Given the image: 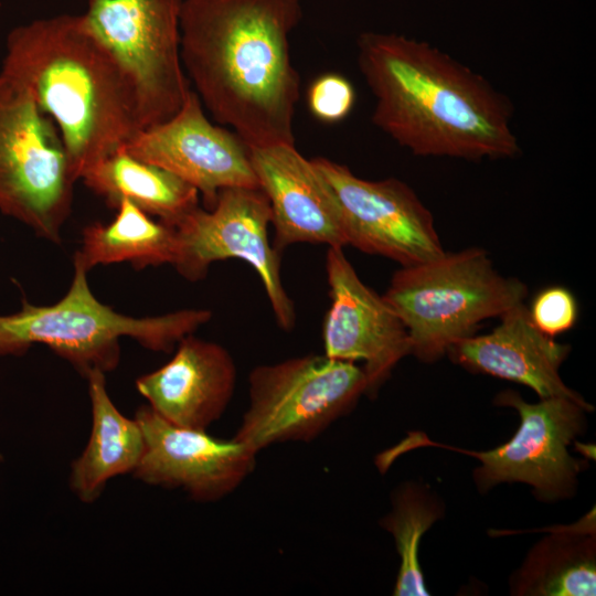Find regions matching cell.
Wrapping results in <instances>:
<instances>
[{
	"label": "cell",
	"mask_w": 596,
	"mask_h": 596,
	"mask_svg": "<svg viewBox=\"0 0 596 596\" xmlns=\"http://www.w3.org/2000/svg\"><path fill=\"white\" fill-rule=\"evenodd\" d=\"M237 370L221 344L184 337L161 368L141 375L136 389L148 406L177 426L206 430L227 408Z\"/></svg>",
	"instance_id": "17"
},
{
	"label": "cell",
	"mask_w": 596,
	"mask_h": 596,
	"mask_svg": "<svg viewBox=\"0 0 596 596\" xmlns=\"http://www.w3.org/2000/svg\"><path fill=\"white\" fill-rule=\"evenodd\" d=\"M528 310L534 326L553 338L571 330L578 318L575 296L561 286L547 287L538 292Z\"/></svg>",
	"instance_id": "24"
},
{
	"label": "cell",
	"mask_w": 596,
	"mask_h": 596,
	"mask_svg": "<svg viewBox=\"0 0 596 596\" xmlns=\"http://www.w3.org/2000/svg\"><path fill=\"white\" fill-rule=\"evenodd\" d=\"M359 68L372 123L419 157L508 159L520 153L512 107L485 77L424 41L364 32Z\"/></svg>",
	"instance_id": "2"
},
{
	"label": "cell",
	"mask_w": 596,
	"mask_h": 596,
	"mask_svg": "<svg viewBox=\"0 0 596 596\" xmlns=\"http://www.w3.org/2000/svg\"><path fill=\"white\" fill-rule=\"evenodd\" d=\"M301 0H182L180 53L203 106L248 147L295 143Z\"/></svg>",
	"instance_id": "1"
},
{
	"label": "cell",
	"mask_w": 596,
	"mask_h": 596,
	"mask_svg": "<svg viewBox=\"0 0 596 596\" xmlns=\"http://www.w3.org/2000/svg\"><path fill=\"white\" fill-rule=\"evenodd\" d=\"M342 248L329 246L326 255L331 304L322 327L323 354L362 362L366 395L373 396L396 364L411 354V341L400 317L361 280Z\"/></svg>",
	"instance_id": "13"
},
{
	"label": "cell",
	"mask_w": 596,
	"mask_h": 596,
	"mask_svg": "<svg viewBox=\"0 0 596 596\" xmlns=\"http://www.w3.org/2000/svg\"><path fill=\"white\" fill-rule=\"evenodd\" d=\"M444 504L428 487L407 481L392 493V509L381 525L392 534L400 567L393 589L395 596L429 595L418 560L423 535L443 518Z\"/></svg>",
	"instance_id": "22"
},
{
	"label": "cell",
	"mask_w": 596,
	"mask_h": 596,
	"mask_svg": "<svg viewBox=\"0 0 596 596\" xmlns=\"http://www.w3.org/2000/svg\"><path fill=\"white\" fill-rule=\"evenodd\" d=\"M494 404L517 409L520 425L513 437L487 451H466L480 466L473 471L479 492L500 483L522 482L533 489L536 499L553 503L576 493L584 460L573 457L570 446L587 426L592 411L566 397L540 398L528 403L512 390L500 392Z\"/></svg>",
	"instance_id": "9"
},
{
	"label": "cell",
	"mask_w": 596,
	"mask_h": 596,
	"mask_svg": "<svg viewBox=\"0 0 596 596\" xmlns=\"http://www.w3.org/2000/svg\"><path fill=\"white\" fill-rule=\"evenodd\" d=\"M307 103L316 119L333 124L343 120L351 113L355 103V91L343 75L326 73L310 84Z\"/></svg>",
	"instance_id": "23"
},
{
	"label": "cell",
	"mask_w": 596,
	"mask_h": 596,
	"mask_svg": "<svg viewBox=\"0 0 596 596\" xmlns=\"http://www.w3.org/2000/svg\"><path fill=\"white\" fill-rule=\"evenodd\" d=\"M526 295L522 280L501 275L485 249L469 247L401 266L382 296L407 330L411 354L433 363Z\"/></svg>",
	"instance_id": "5"
},
{
	"label": "cell",
	"mask_w": 596,
	"mask_h": 596,
	"mask_svg": "<svg viewBox=\"0 0 596 596\" xmlns=\"http://www.w3.org/2000/svg\"><path fill=\"white\" fill-rule=\"evenodd\" d=\"M145 438L132 476L149 486L181 489L198 502H214L233 491L255 468L257 454L235 439L177 426L148 405L135 414Z\"/></svg>",
	"instance_id": "14"
},
{
	"label": "cell",
	"mask_w": 596,
	"mask_h": 596,
	"mask_svg": "<svg viewBox=\"0 0 596 596\" xmlns=\"http://www.w3.org/2000/svg\"><path fill=\"white\" fill-rule=\"evenodd\" d=\"M270 224L269 201L260 189H223L211 209L199 205L173 226L178 245L172 266L198 281L217 260H244L259 276L277 324L290 331L296 310L283 284L281 252L268 237Z\"/></svg>",
	"instance_id": "10"
},
{
	"label": "cell",
	"mask_w": 596,
	"mask_h": 596,
	"mask_svg": "<svg viewBox=\"0 0 596 596\" xmlns=\"http://www.w3.org/2000/svg\"><path fill=\"white\" fill-rule=\"evenodd\" d=\"M87 273L74 260L71 286L57 302L38 306L23 298L19 311L0 315V356H19L34 344H44L87 377L94 371L117 368L123 337L168 353L212 318L207 309L141 318L119 313L94 296Z\"/></svg>",
	"instance_id": "4"
},
{
	"label": "cell",
	"mask_w": 596,
	"mask_h": 596,
	"mask_svg": "<svg viewBox=\"0 0 596 596\" xmlns=\"http://www.w3.org/2000/svg\"><path fill=\"white\" fill-rule=\"evenodd\" d=\"M92 408V428L83 453L73 461L70 487L84 503L103 493L107 482L132 473L145 449L143 433L136 418L121 414L106 389L105 373L87 375Z\"/></svg>",
	"instance_id": "18"
},
{
	"label": "cell",
	"mask_w": 596,
	"mask_h": 596,
	"mask_svg": "<svg viewBox=\"0 0 596 596\" xmlns=\"http://www.w3.org/2000/svg\"><path fill=\"white\" fill-rule=\"evenodd\" d=\"M182 0H87L86 25L131 79L142 129L172 117L190 89L180 53Z\"/></svg>",
	"instance_id": "8"
},
{
	"label": "cell",
	"mask_w": 596,
	"mask_h": 596,
	"mask_svg": "<svg viewBox=\"0 0 596 596\" xmlns=\"http://www.w3.org/2000/svg\"><path fill=\"white\" fill-rule=\"evenodd\" d=\"M108 206L129 201L150 216L174 226L199 206L198 190L172 172L140 160L124 147L88 168L81 179Z\"/></svg>",
	"instance_id": "20"
},
{
	"label": "cell",
	"mask_w": 596,
	"mask_h": 596,
	"mask_svg": "<svg viewBox=\"0 0 596 596\" xmlns=\"http://www.w3.org/2000/svg\"><path fill=\"white\" fill-rule=\"evenodd\" d=\"M339 210L347 245L413 266L446 252L430 211L405 182L365 180L347 166L311 159Z\"/></svg>",
	"instance_id": "11"
},
{
	"label": "cell",
	"mask_w": 596,
	"mask_h": 596,
	"mask_svg": "<svg viewBox=\"0 0 596 596\" xmlns=\"http://www.w3.org/2000/svg\"><path fill=\"white\" fill-rule=\"evenodd\" d=\"M0 78L53 120L77 181L142 129L131 79L83 14L63 13L11 30Z\"/></svg>",
	"instance_id": "3"
},
{
	"label": "cell",
	"mask_w": 596,
	"mask_h": 596,
	"mask_svg": "<svg viewBox=\"0 0 596 596\" xmlns=\"http://www.w3.org/2000/svg\"><path fill=\"white\" fill-rule=\"evenodd\" d=\"M116 210L110 223L95 222L83 228L74 260L87 272L124 262L136 269L174 263L178 243L173 226L155 221L129 201H121Z\"/></svg>",
	"instance_id": "21"
},
{
	"label": "cell",
	"mask_w": 596,
	"mask_h": 596,
	"mask_svg": "<svg viewBox=\"0 0 596 596\" xmlns=\"http://www.w3.org/2000/svg\"><path fill=\"white\" fill-rule=\"evenodd\" d=\"M252 168L266 194L274 247L296 243L347 246L336 201L311 160L295 143L249 147Z\"/></svg>",
	"instance_id": "15"
},
{
	"label": "cell",
	"mask_w": 596,
	"mask_h": 596,
	"mask_svg": "<svg viewBox=\"0 0 596 596\" xmlns=\"http://www.w3.org/2000/svg\"><path fill=\"white\" fill-rule=\"evenodd\" d=\"M499 318L492 331L459 340L446 354L467 371L523 384L540 398L566 397L594 409L560 375V368L571 352L570 344L560 343L539 330L524 302Z\"/></svg>",
	"instance_id": "16"
},
{
	"label": "cell",
	"mask_w": 596,
	"mask_h": 596,
	"mask_svg": "<svg viewBox=\"0 0 596 596\" xmlns=\"http://www.w3.org/2000/svg\"><path fill=\"white\" fill-rule=\"evenodd\" d=\"M514 596H594L596 592L595 513L557 526L536 542L511 575Z\"/></svg>",
	"instance_id": "19"
},
{
	"label": "cell",
	"mask_w": 596,
	"mask_h": 596,
	"mask_svg": "<svg viewBox=\"0 0 596 596\" xmlns=\"http://www.w3.org/2000/svg\"><path fill=\"white\" fill-rule=\"evenodd\" d=\"M76 181L53 120L0 78V212L60 244Z\"/></svg>",
	"instance_id": "7"
},
{
	"label": "cell",
	"mask_w": 596,
	"mask_h": 596,
	"mask_svg": "<svg viewBox=\"0 0 596 596\" xmlns=\"http://www.w3.org/2000/svg\"><path fill=\"white\" fill-rule=\"evenodd\" d=\"M2 458H3V456H2V454L0 453V460H2Z\"/></svg>",
	"instance_id": "25"
},
{
	"label": "cell",
	"mask_w": 596,
	"mask_h": 596,
	"mask_svg": "<svg viewBox=\"0 0 596 596\" xmlns=\"http://www.w3.org/2000/svg\"><path fill=\"white\" fill-rule=\"evenodd\" d=\"M249 402L234 436L258 454L283 443H309L368 393L356 363L308 354L254 368Z\"/></svg>",
	"instance_id": "6"
},
{
	"label": "cell",
	"mask_w": 596,
	"mask_h": 596,
	"mask_svg": "<svg viewBox=\"0 0 596 596\" xmlns=\"http://www.w3.org/2000/svg\"><path fill=\"white\" fill-rule=\"evenodd\" d=\"M124 148L194 187L206 209L223 189H260L249 147L235 132L213 125L191 88L172 117L139 130Z\"/></svg>",
	"instance_id": "12"
}]
</instances>
